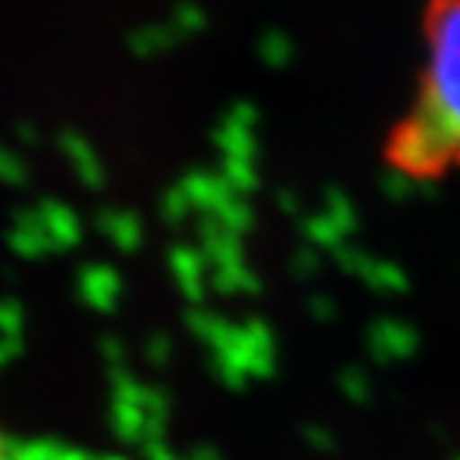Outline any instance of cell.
Masks as SVG:
<instances>
[{"label": "cell", "mask_w": 460, "mask_h": 460, "mask_svg": "<svg viewBox=\"0 0 460 460\" xmlns=\"http://www.w3.org/2000/svg\"><path fill=\"white\" fill-rule=\"evenodd\" d=\"M0 460H13V457H9V443H6L4 430H0Z\"/></svg>", "instance_id": "7a4b0ae2"}, {"label": "cell", "mask_w": 460, "mask_h": 460, "mask_svg": "<svg viewBox=\"0 0 460 460\" xmlns=\"http://www.w3.org/2000/svg\"><path fill=\"white\" fill-rule=\"evenodd\" d=\"M393 158L419 175L460 166V0H430L425 9L419 102L398 125Z\"/></svg>", "instance_id": "6da1fadb"}]
</instances>
